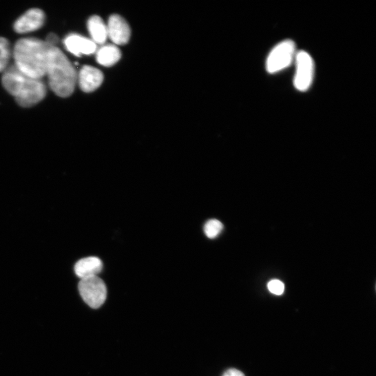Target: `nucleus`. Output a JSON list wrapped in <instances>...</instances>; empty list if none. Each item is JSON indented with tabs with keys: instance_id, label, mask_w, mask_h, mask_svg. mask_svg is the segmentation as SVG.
Instances as JSON below:
<instances>
[{
	"instance_id": "obj_1",
	"label": "nucleus",
	"mask_w": 376,
	"mask_h": 376,
	"mask_svg": "<svg viewBox=\"0 0 376 376\" xmlns=\"http://www.w3.org/2000/svg\"><path fill=\"white\" fill-rule=\"evenodd\" d=\"M52 46L39 39L19 40L15 45V67L25 75L41 79L46 75L48 53Z\"/></svg>"
},
{
	"instance_id": "obj_2",
	"label": "nucleus",
	"mask_w": 376,
	"mask_h": 376,
	"mask_svg": "<svg viewBox=\"0 0 376 376\" xmlns=\"http://www.w3.org/2000/svg\"><path fill=\"white\" fill-rule=\"evenodd\" d=\"M46 75L50 87L56 95L61 98L72 95L78 82V74L67 56L56 46L50 48Z\"/></svg>"
},
{
	"instance_id": "obj_3",
	"label": "nucleus",
	"mask_w": 376,
	"mask_h": 376,
	"mask_svg": "<svg viewBox=\"0 0 376 376\" xmlns=\"http://www.w3.org/2000/svg\"><path fill=\"white\" fill-rule=\"evenodd\" d=\"M3 85L19 105L29 107L41 102L46 95V87L41 79L30 77L15 65L7 69L3 76Z\"/></svg>"
},
{
	"instance_id": "obj_4",
	"label": "nucleus",
	"mask_w": 376,
	"mask_h": 376,
	"mask_svg": "<svg viewBox=\"0 0 376 376\" xmlns=\"http://www.w3.org/2000/svg\"><path fill=\"white\" fill-rule=\"evenodd\" d=\"M295 44L290 39L278 43L270 52L267 60V70L269 74H276L286 68L295 61Z\"/></svg>"
},
{
	"instance_id": "obj_5",
	"label": "nucleus",
	"mask_w": 376,
	"mask_h": 376,
	"mask_svg": "<svg viewBox=\"0 0 376 376\" xmlns=\"http://www.w3.org/2000/svg\"><path fill=\"white\" fill-rule=\"evenodd\" d=\"M79 290L83 300L92 309L101 307L106 300L107 286L98 276L81 280Z\"/></svg>"
},
{
	"instance_id": "obj_6",
	"label": "nucleus",
	"mask_w": 376,
	"mask_h": 376,
	"mask_svg": "<svg viewBox=\"0 0 376 376\" xmlns=\"http://www.w3.org/2000/svg\"><path fill=\"white\" fill-rule=\"evenodd\" d=\"M295 61L296 71L294 86L297 90L304 92L312 85L315 76V62L311 55L304 50L296 53Z\"/></svg>"
},
{
	"instance_id": "obj_7",
	"label": "nucleus",
	"mask_w": 376,
	"mask_h": 376,
	"mask_svg": "<svg viewBox=\"0 0 376 376\" xmlns=\"http://www.w3.org/2000/svg\"><path fill=\"white\" fill-rule=\"evenodd\" d=\"M108 37L116 45L127 44L130 40L131 29L121 17L112 16L107 25Z\"/></svg>"
},
{
	"instance_id": "obj_8",
	"label": "nucleus",
	"mask_w": 376,
	"mask_h": 376,
	"mask_svg": "<svg viewBox=\"0 0 376 376\" xmlns=\"http://www.w3.org/2000/svg\"><path fill=\"white\" fill-rule=\"evenodd\" d=\"M45 14L39 9H32L21 17L14 24V30L19 34L32 32L44 24Z\"/></svg>"
},
{
	"instance_id": "obj_9",
	"label": "nucleus",
	"mask_w": 376,
	"mask_h": 376,
	"mask_svg": "<svg viewBox=\"0 0 376 376\" xmlns=\"http://www.w3.org/2000/svg\"><path fill=\"white\" fill-rule=\"evenodd\" d=\"M65 45L69 52L78 56L92 54L97 50L92 40L76 34L68 35L65 39Z\"/></svg>"
},
{
	"instance_id": "obj_10",
	"label": "nucleus",
	"mask_w": 376,
	"mask_h": 376,
	"mask_svg": "<svg viewBox=\"0 0 376 376\" xmlns=\"http://www.w3.org/2000/svg\"><path fill=\"white\" fill-rule=\"evenodd\" d=\"M102 72L93 67L85 66L78 75V82L81 89L90 93L97 90L103 83Z\"/></svg>"
},
{
	"instance_id": "obj_11",
	"label": "nucleus",
	"mask_w": 376,
	"mask_h": 376,
	"mask_svg": "<svg viewBox=\"0 0 376 376\" xmlns=\"http://www.w3.org/2000/svg\"><path fill=\"white\" fill-rule=\"evenodd\" d=\"M103 268L102 261L95 257L81 260L75 266L76 275L82 279L98 276Z\"/></svg>"
},
{
	"instance_id": "obj_12",
	"label": "nucleus",
	"mask_w": 376,
	"mask_h": 376,
	"mask_svg": "<svg viewBox=\"0 0 376 376\" xmlns=\"http://www.w3.org/2000/svg\"><path fill=\"white\" fill-rule=\"evenodd\" d=\"M121 56V52L116 45H106L97 51L96 60L99 65L110 67L118 61Z\"/></svg>"
},
{
	"instance_id": "obj_13",
	"label": "nucleus",
	"mask_w": 376,
	"mask_h": 376,
	"mask_svg": "<svg viewBox=\"0 0 376 376\" xmlns=\"http://www.w3.org/2000/svg\"><path fill=\"white\" fill-rule=\"evenodd\" d=\"M88 30L92 41L96 44H103L107 37V28L103 21L98 16L91 17L87 23Z\"/></svg>"
},
{
	"instance_id": "obj_14",
	"label": "nucleus",
	"mask_w": 376,
	"mask_h": 376,
	"mask_svg": "<svg viewBox=\"0 0 376 376\" xmlns=\"http://www.w3.org/2000/svg\"><path fill=\"white\" fill-rule=\"evenodd\" d=\"M10 56L9 41L3 37H0V72H5L8 69Z\"/></svg>"
},
{
	"instance_id": "obj_15",
	"label": "nucleus",
	"mask_w": 376,
	"mask_h": 376,
	"mask_svg": "<svg viewBox=\"0 0 376 376\" xmlns=\"http://www.w3.org/2000/svg\"><path fill=\"white\" fill-rule=\"evenodd\" d=\"M223 229V224L218 220H211L208 221L205 226V233L206 236L213 239L218 237Z\"/></svg>"
},
{
	"instance_id": "obj_16",
	"label": "nucleus",
	"mask_w": 376,
	"mask_h": 376,
	"mask_svg": "<svg viewBox=\"0 0 376 376\" xmlns=\"http://www.w3.org/2000/svg\"><path fill=\"white\" fill-rule=\"evenodd\" d=\"M269 290L273 294L280 295L284 291V284L278 280H273L268 284Z\"/></svg>"
},
{
	"instance_id": "obj_17",
	"label": "nucleus",
	"mask_w": 376,
	"mask_h": 376,
	"mask_svg": "<svg viewBox=\"0 0 376 376\" xmlns=\"http://www.w3.org/2000/svg\"><path fill=\"white\" fill-rule=\"evenodd\" d=\"M222 376H245L244 374L236 368H229L224 372Z\"/></svg>"
},
{
	"instance_id": "obj_18",
	"label": "nucleus",
	"mask_w": 376,
	"mask_h": 376,
	"mask_svg": "<svg viewBox=\"0 0 376 376\" xmlns=\"http://www.w3.org/2000/svg\"><path fill=\"white\" fill-rule=\"evenodd\" d=\"M59 39L58 36L54 34H50L45 40V42L51 46H55L58 43Z\"/></svg>"
}]
</instances>
